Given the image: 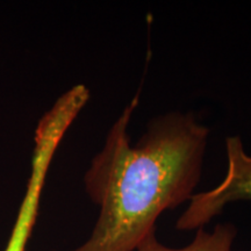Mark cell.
I'll list each match as a JSON object with an SVG mask.
<instances>
[{"instance_id":"cell-1","label":"cell","mask_w":251,"mask_h":251,"mask_svg":"<svg viewBox=\"0 0 251 251\" xmlns=\"http://www.w3.org/2000/svg\"><path fill=\"white\" fill-rule=\"evenodd\" d=\"M137 102L135 96L86 171V192L100 213L89 240L72 251H135L158 216L190 200L199 184L208 128L192 113L172 112L152 119L131 144Z\"/></svg>"},{"instance_id":"cell-2","label":"cell","mask_w":251,"mask_h":251,"mask_svg":"<svg viewBox=\"0 0 251 251\" xmlns=\"http://www.w3.org/2000/svg\"><path fill=\"white\" fill-rule=\"evenodd\" d=\"M236 228L231 224H220L212 231L205 227L197 229L193 241L183 248H170L159 242L156 230L148 234L135 251H231L236 236Z\"/></svg>"},{"instance_id":"cell-3","label":"cell","mask_w":251,"mask_h":251,"mask_svg":"<svg viewBox=\"0 0 251 251\" xmlns=\"http://www.w3.org/2000/svg\"><path fill=\"white\" fill-rule=\"evenodd\" d=\"M46 174L47 171L45 169L37 168V166L33 168L26 197L19 211L17 221H15L5 251H25L26 249V244L29 240L34 224H35L37 211H39L41 190H42Z\"/></svg>"},{"instance_id":"cell-4","label":"cell","mask_w":251,"mask_h":251,"mask_svg":"<svg viewBox=\"0 0 251 251\" xmlns=\"http://www.w3.org/2000/svg\"><path fill=\"white\" fill-rule=\"evenodd\" d=\"M219 193L226 203L251 200V156L240 155L231 159L221 181Z\"/></svg>"}]
</instances>
